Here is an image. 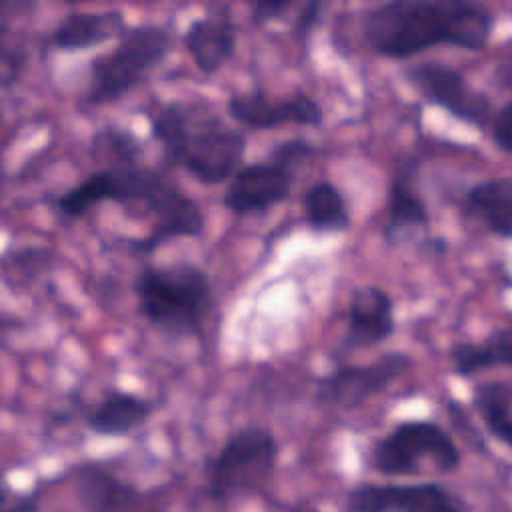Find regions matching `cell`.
<instances>
[{"instance_id": "15", "label": "cell", "mask_w": 512, "mask_h": 512, "mask_svg": "<svg viewBox=\"0 0 512 512\" xmlns=\"http://www.w3.org/2000/svg\"><path fill=\"white\" fill-rule=\"evenodd\" d=\"M74 494L84 512H164V502L154 494L142 492L100 464L76 468Z\"/></svg>"}, {"instance_id": "19", "label": "cell", "mask_w": 512, "mask_h": 512, "mask_svg": "<svg viewBox=\"0 0 512 512\" xmlns=\"http://www.w3.org/2000/svg\"><path fill=\"white\" fill-rule=\"evenodd\" d=\"M128 28L122 10L70 12L52 32V44L62 52H80L120 38Z\"/></svg>"}, {"instance_id": "3", "label": "cell", "mask_w": 512, "mask_h": 512, "mask_svg": "<svg viewBox=\"0 0 512 512\" xmlns=\"http://www.w3.org/2000/svg\"><path fill=\"white\" fill-rule=\"evenodd\" d=\"M148 124L162 148V164L182 168L202 184L228 182L244 164L246 136L214 114H198L194 104L162 102Z\"/></svg>"}, {"instance_id": "14", "label": "cell", "mask_w": 512, "mask_h": 512, "mask_svg": "<svg viewBox=\"0 0 512 512\" xmlns=\"http://www.w3.org/2000/svg\"><path fill=\"white\" fill-rule=\"evenodd\" d=\"M296 174L270 162L242 164L228 180L222 204L236 216L264 214L282 204L292 190Z\"/></svg>"}, {"instance_id": "6", "label": "cell", "mask_w": 512, "mask_h": 512, "mask_svg": "<svg viewBox=\"0 0 512 512\" xmlns=\"http://www.w3.org/2000/svg\"><path fill=\"white\" fill-rule=\"evenodd\" d=\"M278 440L262 426L234 430L206 466V494L216 504H230L258 494L272 480L278 464Z\"/></svg>"}, {"instance_id": "1", "label": "cell", "mask_w": 512, "mask_h": 512, "mask_svg": "<svg viewBox=\"0 0 512 512\" xmlns=\"http://www.w3.org/2000/svg\"><path fill=\"white\" fill-rule=\"evenodd\" d=\"M106 202L126 210L142 208L154 216V226L146 236L126 242L134 256H150L170 240L196 238L206 226L204 212L188 194L160 170L140 164L96 170L62 192L54 208L64 220H78Z\"/></svg>"}, {"instance_id": "18", "label": "cell", "mask_w": 512, "mask_h": 512, "mask_svg": "<svg viewBox=\"0 0 512 512\" xmlns=\"http://www.w3.org/2000/svg\"><path fill=\"white\" fill-rule=\"evenodd\" d=\"M462 216L476 220L488 234L506 242L512 236V178L494 176L472 184L462 200Z\"/></svg>"}, {"instance_id": "12", "label": "cell", "mask_w": 512, "mask_h": 512, "mask_svg": "<svg viewBox=\"0 0 512 512\" xmlns=\"http://www.w3.org/2000/svg\"><path fill=\"white\" fill-rule=\"evenodd\" d=\"M226 112L248 130H274L280 126L318 128L324 122L322 106L302 90L284 98H270L264 90L240 92L228 98Z\"/></svg>"}, {"instance_id": "26", "label": "cell", "mask_w": 512, "mask_h": 512, "mask_svg": "<svg viewBox=\"0 0 512 512\" xmlns=\"http://www.w3.org/2000/svg\"><path fill=\"white\" fill-rule=\"evenodd\" d=\"M490 140L492 144L508 156L512 152V100H504L500 108L494 110V116L490 120Z\"/></svg>"}, {"instance_id": "10", "label": "cell", "mask_w": 512, "mask_h": 512, "mask_svg": "<svg viewBox=\"0 0 512 512\" xmlns=\"http://www.w3.org/2000/svg\"><path fill=\"white\" fill-rule=\"evenodd\" d=\"M344 512H464V500L444 484L360 482L348 488Z\"/></svg>"}, {"instance_id": "22", "label": "cell", "mask_w": 512, "mask_h": 512, "mask_svg": "<svg viewBox=\"0 0 512 512\" xmlns=\"http://www.w3.org/2000/svg\"><path fill=\"white\" fill-rule=\"evenodd\" d=\"M472 410L484 430L502 446H512V386L508 380H486L472 388Z\"/></svg>"}, {"instance_id": "20", "label": "cell", "mask_w": 512, "mask_h": 512, "mask_svg": "<svg viewBox=\"0 0 512 512\" xmlns=\"http://www.w3.org/2000/svg\"><path fill=\"white\" fill-rule=\"evenodd\" d=\"M448 362L450 370L456 376L468 378L488 368L512 364V332L510 326H498L492 330L484 340L470 342L458 340L452 342L448 348Z\"/></svg>"}, {"instance_id": "5", "label": "cell", "mask_w": 512, "mask_h": 512, "mask_svg": "<svg viewBox=\"0 0 512 512\" xmlns=\"http://www.w3.org/2000/svg\"><path fill=\"white\" fill-rule=\"evenodd\" d=\"M172 46L170 30L160 24L128 26L110 52L90 62L84 102L100 106L120 100L166 60Z\"/></svg>"}, {"instance_id": "17", "label": "cell", "mask_w": 512, "mask_h": 512, "mask_svg": "<svg viewBox=\"0 0 512 512\" xmlns=\"http://www.w3.org/2000/svg\"><path fill=\"white\" fill-rule=\"evenodd\" d=\"M154 414V402L134 392L112 388L84 418L86 428L102 438H124L144 426Z\"/></svg>"}, {"instance_id": "32", "label": "cell", "mask_w": 512, "mask_h": 512, "mask_svg": "<svg viewBox=\"0 0 512 512\" xmlns=\"http://www.w3.org/2000/svg\"><path fill=\"white\" fill-rule=\"evenodd\" d=\"M6 502V492L0 488V506Z\"/></svg>"}, {"instance_id": "13", "label": "cell", "mask_w": 512, "mask_h": 512, "mask_svg": "<svg viewBox=\"0 0 512 512\" xmlns=\"http://www.w3.org/2000/svg\"><path fill=\"white\" fill-rule=\"evenodd\" d=\"M420 160L406 156L398 162L386 198V220L382 226V240L388 248L406 242H418L420 232L430 230V212L416 186Z\"/></svg>"}, {"instance_id": "2", "label": "cell", "mask_w": 512, "mask_h": 512, "mask_svg": "<svg viewBox=\"0 0 512 512\" xmlns=\"http://www.w3.org/2000/svg\"><path fill=\"white\" fill-rule=\"evenodd\" d=\"M498 16L470 0H390L362 18L366 44L388 60H408L434 46L480 52L488 46Z\"/></svg>"}, {"instance_id": "27", "label": "cell", "mask_w": 512, "mask_h": 512, "mask_svg": "<svg viewBox=\"0 0 512 512\" xmlns=\"http://www.w3.org/2000/svg\"><path fill=\"white\" fill-rule=\"evenodd\" d=\"M446 412H448V416H450L452 426L464 436V440H466L474 450H486V442H484L482 432L478 430V426L474 424L472 416L468 414V410H466L460 402L448 400V402H446Z\"/></svg>"}, {"instance_id": "8", "label": "cell", "mask_w": 512, "mask_h": 512, "mask_svg": "<svg viewBox=\"0 0 512 512\" xmlns=\"http://www.w3.org/2000/svg\"><path fill=\"white\" fill-rule=\"evenodd\" d=\"M404 78L428 104L476 130H488L496 108L490 96L470 86L460 70L444 62L426 60L408 66Z\"/></svg>"}, {"instance_id": "29", "label": "cell", "mask_w": 512, "mask_h": 512, "mask_svg": "<svg viewBox=\"0 0 512 512\" xmlns=\"http://www.w3.org/2000/svg\"><path fill=\"white\" fill-rule=\"evenodd\" d=\"M292 6H294V2H290V0H270V2L260 0L252 6V22L256 26H266L274 20L284 18Z\"/></svg>"}, {"instance_id": "21", "label": "cell", "mask_w": 512, "mask_h": 512, "mask_svg": "<svg viewBox=\"0 0 512 512\" xmlns=\"http://www.w3.org/2000/svg\"><path fill=\"white\" fill-rule=\"evenodd\" d=\"M304 224L320 234L346 232L352 226V214L344 194L328 180L314 182L302 196Z\"/></svg>"}, {"instance_id": "24", "label": "cell", "mask_w": 512, "mask_h": 512, "mask_svg": "<svg viewBox=\"0 0 512 512\" xmlns=\"http://www.w3.org/2000/svg\"><path fill=\"white\" fill-rule=\"evenodd\" d=\"M50 262V252L42 248H28V250H18L10 252L2 258V276L6 284H20L24 278V272L34 276L40 272L46 264Z\"/></svg>"}, {"instance_id": "16", "label": "cell", "mask_w": 512, "mask_h": 512, "mask_svg": "<svg viewBox=\"0 0 512 512\" xmlns=\"http://www.w3.org/2000/svg\"><path fill=\"white\" fill-rule=\"evenodd\" d=\"M182 44L204 76L218 74L238 46V28L230 8L220 6L216 12L194 18L182 34Z\"/></svg>"}, {"instance_id": "4", "label": "cell", "mask_w": 512, "mask_h": 512, "mask_svg": "<svg viewBox=\"0 0 512 512\" xmlns=\"http://www.w3.org/2000/svg\"><path fill=\"white\" fill-rule=\"evenodd\" d=\"M132 292L138 312L168 336L200 334L214 302L208 274L188 260L142 266L132 280Z\"/></svg>"}, {"instance_id": "23", "label": "cell", "mask_w": 512, "mask_h": 512, "mask_svg": "<svg viewBox=\"0 0 512 512\" xmlns=\"http://www.w3.org/2000/svg\"><path fill=\"white\" fill-rule=\"evenodd\" d=\"M142 152V140L130 130L116 126H104L96 130L90 140V156L94 162L102 164V168L138 164Z\"/></svg>"}, {"instance_id": "30", "label": "cell", "mask_w": 512, "mask_h": 512, "mask_svg": "<svg viewBox=\"0 0 512 512\" xmlns=\"http://www.w3.org/2000/svg\"><path fill=\"white\" fill-rule=\"evenodd\" d=\"M20 68H22V58L8 50L0 32V88L10 86L18 78Z\"/></svg>"}, {"instance_id": "25", "label": "cell", "mask_w": 512, "mask_h": 512, "mask_svg": "<svg viewBox=\"0 0 512 512\" xmlns=\"http://www.w3.org/2000/svg\"><path fill=\"white\" fill-rule=\"evenodd\" d=\"M316 146L312 142H308L306 138H290V140H284V142H278L274 144L270 150H268V156L266 160L290 170L296 174V170L316 154Z\"/></svg>"}, {"instance_id": "7", "label": "cell", "mask_w": 512, "mask_h": 512, "mask_svg": "<svg viewBox=\"0 0 512 512\" xmlns=\"http://www.w3.org/2000/svg\"><path fill=\"white\" fill-rule=\"evenodd\" d=\"M370 468L382 476H416L424 462H430L440 474L460 468L462 452L450 432L434 420H400L380 436L368 456Z\"/></svg>"}, {"instance_id": "31", "label": "cell", "mask_w": 512, "mask_h": 512, "mask_svg": "<svg viewBox=\"0 0 512 512\" xmlns=\"http://www.w3.org/2000/svg\"><path fill=\"white\" fill-rule=\"evenodd\" d=\"M418 250L430 256H444L448 250V240L444 236H424L418 240Z\"/></svg>"}, {"instance_id": "11", "label": "cell", "mask_w": 512, "mask_h": 512, "mask_svg": "<svg viewBox=\"0 0 512 512\" xmlns=\"http://www.w3.org/2000/svg\"><path fill=\"white\" fill-rule=\"evenodd\" d=\"M394 330L396 316L392 296L376 284L358 286L352 290L348 302L346 330L330 352V358L336 364H344L350 354L386 342Z\"/></svg>"}, {"instance_id": "28", "label": "cell", "mask_w": 512, "mask_h": 512, "mask_svg": "<svg viewBox=\"0 0 512 512\" xmlns=\"http://www.w3.org/2000/svg\"><path fill=\"white\" fill-rule=\"evenodd\" d=\"M324 8H326V2H320V0H312V2H306V4L300 6V10H298V14H296V18L292 22V36L304 48L308 46L312 30L320 24Z\"/></svg>"}, {"instance_id": "9", "label": "cell", "mask_w": 512, "mask_h": 512, "mask_svg": "<svg viewBox=\"0 0 512 512\" xmlns=\"http://www.w3.org/2000/svg\"><path fill=\"white\" fill-rule=\"evenodd\" d=\"M410 368L412 356L398 350L380 354L366 364H336L328 374L316 378V400L338 410H356Z\"/></svg>"}]
</instances>
